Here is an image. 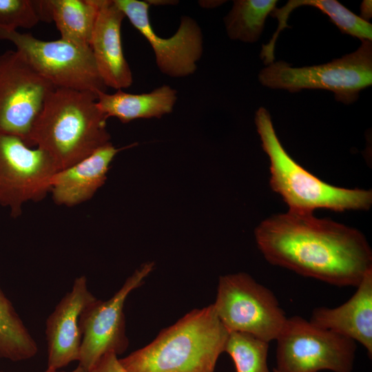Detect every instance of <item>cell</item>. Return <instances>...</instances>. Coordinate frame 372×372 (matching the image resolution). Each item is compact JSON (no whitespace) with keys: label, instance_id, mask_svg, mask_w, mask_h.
<instances>
[{"label":"cell","instance_id":"cell-1","mask_svg":"<svg viewBox=\"0 0 372 372\" xmlns=\"http://www.w3.org/2000/svg\"><path fill=\"white\" fill-rule=\"evenodd\" d=\"M254 235L269 263L333 285L357 287L372 269V251L361 231L313 213L272 215Z\"/></svg>","mask_w":372,"mask_h":372},{"label":"cell","instance_id":"cell-2","mask_svg":"<svg viewBox=\"0 0 372 372\" xmlns=\"http://www.w3.org/2000/svg\"><path fill=\"white\" fill-rule=\"evenodd\" d=\"M96 99L90 92L55 87L32 127L28 146L47 152L61 170L110 143L107 118Z\"/></svg>","mask_w":372,"mask_h":372},{"label":"cell","instance_id":"cell-3","mask_svg":"<svg viewBox=\"0 0 372 372\" xmlns=\"http://www.w3.org/2000/svg\"><path fill=\"white\" fill-rule=\"evenodd\" d=\"M229 333L210 304L191 311L119 360L127 372H214Z\"/></svg>","mask_w":372,"mask_h":372},{"label":"cell","instance_id":"cell-4","mask_svg":"<svg viewBox=\"0 0 372 372\" xmlns=\"http://www.w3.org/2000/svg\"><path fill=\"white\" fill-rule=\"evenodd\" d=\"M255 123L262 147L269 160V185L289 211L313 213L324 209L335 211L368 210L372 192L334 186L312 174L287 152L276 133L269 112L260 107Z\"/></svg>","mask_w":372,"mask_h":372},{"label":"cell","instance_id":"cell-5","mask_svg":"<svg viewBox=\"0 0 372 372\" xmlns=\"http://www.w3.org/2000/svg\"><path fill=\"white\" fill-rule=\"evenodd\" d=\"M258 80L264 86L290 92L331 91L337 101L350 104L372 84V43L362 41L355 52L321 65L293 68L283 61L273 62L259 72Z\"/></svg>","mask_w":372,"mask_h":372},{"label":"cell","instance_id":"cell-6","mask_svg":"<svg viewBox=\"0 0 372 372\" xmlns=\"http://www.w3.org/2000/svg\"><path fill=\"white\" fill-rule=\"evenodd\" d=\"M278 372H352L355 342L300 316L287 318L277 337Z\"/></svg>","mask_w":372,"mask_h":372},{"label":"cell","instance_id":"cell-7","mask_svg":"<svg viewBox=\"0 0 372 372\" xmlns=\"http://www.w3.org/2000/svg\"><path fill=\"white\" fill-rule=\"evenodd\" d=\"M212 304L229 332L269 343L276 340L287 318L274 294L245 273L220 276Z\"/></svg>","mask_w":372,"mask_h":372},{"label":"cell","instance_id":"cell-8","mask_svg":"<svg viewBox=\"0 0 372 372\" xmlns=\"http://www.w3.org/2000/svg\"><path fill=\"white\" fill-rule=\"evenodd\" d=\"M0 39L12 42L27 61L56 87L94 93L106 92L92 50L61 39L43 41L30 33L0 27Z\"/></svg>","mask_w":372,"mask_h":372},{"label":"cell","instance_id":"cell-9","mask_svg":"<svg viewBox=\"0 0 372 372\" xmlns=\"http://www.w3.org/2000/svg\"><path fill=\"white\" fill-rule=\"evenodd\" d=\"M55 87L17 50L0 55V134L27 145L45 101Z\"/></svg>","mask_w":372,"mask_h":372},{"label":"cell","instance_id":"cell-10","mask_svg":"<svg viewBox=\"0 0 372 372\" xmlns=\"http://www.w3.org/2000/svg\"><path fill=\"white\" fill-rule=\"evenodd\" d=\"M59 168L43 149L28 146L21 138L0 134V205L13 218L28 202H37L50 193Z\"/></svg>","mask_w":372,"mask_h":372},{"label":"cell","instance_id":"cell-11","mask_svg":"<svg viewBox=\"0 0 372 372\" xmlns=\"http://www.w3.org/2000/svg\"><path fill=\"white\" fill-rule=\"evenodd\" d=\"M153 268V262L143 264L109 300L96 299L83 311L79 318L82 340L79 366L88 371L105 354L118 355L125 351L129 341L125 333V302L133 290L142 285Z\"/></svg>","mask_w":372,"mask_h":372},{"label":"cell","instance_id":"cell-12","mask_svg":"<svg viewBox=\"0 0 372 372\" xmlns=\"http://www.w3.org/2000/svg\"><path fill=\"white\" fill-rule=\"evenodd\" d=\"M132 25L150 44L161 72L180 78L192 74L203 54V34L197 22L187 16L181 17L176 32L163 38L154 30L149 19V4L139 0H114Z\"/></svg>","mask_w":372,"mask_h":372},{"label":"cell","instance_id":"cell-13","mask_svg":"<svg viewBox=\"0 0 372 372\" xmlns=\"http://www.w3.org/2000/svg\"><path fill=\"white\" fill-rule=\"evenodd\" d=\"M97 298L87 287L85 276L76 278L48 316L45 324L47 369L59 371L79 360L82 334L79 318L83 311Z\"/></svg>","mask_w":372,"mask_h":372},{"label":"cell","instance_id":"cell-14","mask_svg":"<svg viewBox=\"0 0 372 372\" xmlns=\"http://www.w3.org/2000/svg\"><path fill=\"white\" fill-rule=\"evenodd\" d=\"M99 11L90 49L106 87L116 90L132 84L131 69L123 54L121 25L125 18L114 0H98Z\"/></svg>","mask_w":372,"mask_h":372},{"label":"cell","instance_id":"cell-15","mask_svg":"<svg viewBox=\"0 0 372 372\" xmlns=\"http://www.w3.org/2000/svg\"><path fill=\"white\" fill-rule=\"evenodd\" d=\"M109 143L53 176L50 193L55 203L72 207L90 200L105 183L110 165L121 150Z\"/></svg>","mask_w":372,"mask_h":372},{"label":"cell","instance_id":"cell-16","mask_svg":"<svg viewBox=\"0 0 372 372\" xmlns=\"http://www.w3.org/2000/svg\"><path fill=\"white\" fill-rule=\"evenodd\" d=\"M355 293L334 308L317 307L310 321L323 329L360 342L372 355V269L356 287Z\"/></svg>","mask_w":372,"mask_h":372},{"label":"cell","instance_id":"cell-17","mask_svg":"<svg viewBox=\"0 0 372 372\" xmlns=\"http://www.w3.org/2000/svg\"><path fill=\"white\" fill-rule=\"evenodd\" d=\"M177 92L163 85L148 93L131 94L118 90L98 94L96 105L107 118H117L123 123L135 119L161 118L172 112Z\"/></svg>","mask_w":372,"mask_h":372},{"label":"cell","instance_id":"cell-18","mask_svg":"<svg viewBox=\"0 0 372 372\" xmlns=\"http://www.w3.org/2000/svg\"><path fill=\"white\" fill-rule=\"evenodd\" d=\"M311 6L326 14L343 34L361 41L372 40V25L336 0H290L283 7L275 8L270 14L278 21V26L268 43L262 45L260 57L266 61L274 60L276 40L280 32L287 27V19L291 12L300 6Z\"/></svg>","mask_w":372,"mask_h":372},{"label":"cell","instance_id":"cell-19","mask_svg":"<svg viewBox=\"0 0 372 372\" xmlns=\"http://www.w3.org/2000/svg\"><path fill=\"white\" fill-rule=\"evenodd\" d=\"M45 21H54L61 39L83 48L90 41L98 11V0H42Z\"/></svg>","mask_w":372,"mask_h":372},{"label":"cell","instance_id":"cell-20","mask_svg":"<svg viewBox=\"0 0 372 372\" xmlns=\"http://www.w3.org/2000/svg\"><path fill=\"white\" fill-rule=\"evenodd\" d=\"M37 352L36 341L0 288V358L19 362Z\"/></svg>","mask_w":372,"mask_h":372},{"label":"cell","instance_id":"cell-21","mask_svg":"<svg viewBox=\"0 0 372 372\" xmlns=\"http://www.w3.org/2000/svg\"><path fill=\"white\" fill-rule=\"evenodd\" d=\"M275 0H236L225 17L229 37L245 43L257 41L265 27L266 19L276 8Z\"/></svg>","mask_w":372,"mask_h":372},{"label":"cell","instance_id":"cell-22","mask_svg":"<svg viewBox=\"0 0 372 372\" xmlns=\"http://www.w3.org/2000/svg\"><path fill=\"white\" fill-rule=\"evenodd\" d=\"M268 349L267 342L249 334L229 332L225 351L233 360L236 372H270Z\"/></svg>","mask_w":372,"mask_h":372},{"label":"cell","instance_id":"cell-23","mask_svg":"<svg viewBox=\"0 0 372 372\" xmlns=\"http://www.w3.org/2000/svg\"><path fill=\"white\" fill-rule=\"evenodd\" d=\"M44 21L41 0H0V27L17 30Z\"/></svg>","mask_w":372,"mask_h":372},{"label":"cell","instance_id":"cell-24","mask_svg":"<svg viewBox=\"0 0 372 372\" xmlns=\"http://www.w3.org/2000/svg\"><path fill=\"white\" fill-rule=\"evenodd\" d=\"M87 372H127L118 355L107 353L103 355Z\"/></svg>","mask_w":372,"mask_h":372},{"label":"cell","instance_id":"cell-25","mask_svg":"<svg viewBox=\"0 0 372 372\" xmlns=\"http://www.w3.org/2000/svg\"><path fill=\"white\" fill-rule=\"evenodd\" d=\"M364 21H368L372 17V1L364 0L360 5V16Z\"/></svg>","mask_w":372,"mask_h":372},{"label":"cell","instance_id":"cell-26","mask_svg":"<svg viewBox=\"0 0 372 372\" xmlns=\"http://www.w3.org/2000/svg\"><path fill=\"white\" fill-rule=\"evenodd\" d=\"M199 2H201V3H200V4H201L202 7H204V8H215V7H217V6H220V4L224 3L225 1H199Z\"/></svg>","mask_w":372,"mask_h":372},{"label":"cell","instance_id":"cell-27","mask_svg":"<svg viewBox=\"0 0 372 372\" xmlns=\"http://www.w3.org/2000/svg\"><path fill=\"white\" fill-rule=\"evenodd\" d=\"M0 372H3V371H0ZM43 372H87V371H85L83 368H82L81 366H77V367L76 369H74V370L71 371H56V370H52V369H47L45 371Z\"/></svg>","mask_w":372,"mask_h":372},{"label":"cell","instance_id":"cell-28","mask_svg":"<svg viewBox=\"0 0 372 372\" xmlns=\"http://www.w3.org/2000/svg\"><path fill=\"white\" fill-rule=\"evenodd\" d=\"M273 372H278L276 369H273Z\"/></svg>","mask_w":372,"mask_h":372}]
</instances>
